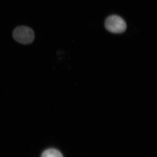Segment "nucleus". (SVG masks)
I'll use <instances>...</instances> for the list:
<instances>
[{
	"label": "nucleus",
	"mask_w": 157,
	"mask_h": 157,
	"mask_svg": "<svg viewBox=\"0 0 157 157\" xmlns=\"http://www.w3.org/2000/svg\"><path fill=\"white\" fill-rule=\"evenodd\" d=\"M105 28L114 34L123 33L127 29V24L123 18L117 15H112L107 17L105 22Z\"/></svg>",
	"instance_id": "f257e3e1"
},
{
	"label": "nucleus",
	"mask_w": 157,
	"mask_h": 157,
	"mask_svg": "<svg viewBox=\"0 0 157 157\" xmlns=\"http://www.w3.org/2000/svg\"><path fill=\"white\" fill-rule=\"evenodd\" d=\"M13 37L14 40L19 43L27 45L33 42L35 34L33 30L29 27L21 26L14 29Z\"/></svg>",
	"instance_id": "f03ea898"
},
{
	"label": "nucleus",
	"mask_w": 157,
	"mask_h": 157,
	"mask_svg": "<svg viewBox=\"0 0 157 157\" xmlns=\"http://www.w3.org/2000/svg\"><path fill=\"white\" fill-rule=\"evenodd\" d=\"M41 157H63L61 153L54 148H49L43 152Z\"/></svg>",
	"instance_id": "7ed1b4c3"
}]
</instances>
